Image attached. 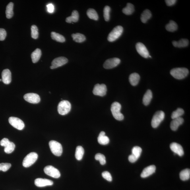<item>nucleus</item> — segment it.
I'll use <instances>...</instances> for the list:
<instances>
[{"instance_id": "22", "label": "nucleus", "mask_w": 190, "mask_h": 190, "mask_svg": "<svg viewBox=\"0 0 190 190\" xmlns=\"http://www.w3.org/2000/svg\"><path fill=\"white\" fill-rule=\"evenodd\" d=\"M98 141L99 143L103 145H106L109 142V138L105 136L104 131H102L100 133L98 138Z\"/></svg>"}, {"instance_id": "37", "label": "nucleus", "mask_w": 190, "mask_h": 190, "mask_svg": "<svg viewBox=\"0 0 190 190\" xmlns=\"http://www.w3.org/2000/svg\"><path fill=\"white\" fill-rule=\"evenodd\" d=\"M184 113V111L181 108L177 109L176 111H173L171 115V118L173 119L180 117Z\"/></svg>"}, {"instance_id": "36", "label": "nucleus", "mask_w": 190, "mask_h": 190, "mask_svg": "<svg viewBox=\"0 0 190 190\" xmlns=\"http://www.w3.org/2000/svg\"><path fill=\"white\" fill-rule=\"evenodd\" d=\"M178 28V26L176 23L173 20H170L169 23L166 26V29L169 32H174Z\"/></svg>"}, {"instance_id": "21", "label": "nucleus", "mask_w": 190, "mask_h": 190, "mask_svg": "<svg viewBox=\"0 0 190 190\" xmlns=\"http://www.w3.org/2000/svg\"><path fill=\"white\" fill-rule=\"evenodd\" d=\"M184 122V119L182 117L173 119L171 121L170 127L171 129L173 131H175L178 129L179 127Z\"/></svg>"}, {"instance_id": "26", "label": "nucleus", "mask_w": 190, "mask_h": 190, "mask_svg": "<svg viewBox=\"0 0 190 190\" xmlns=\"http://www.w3.org/2000/svg\"><path fill=\"white\" fill-rule=\"evenodd\" d=\"M152 98V91L149 90L144 95L143 99H142L143 104L146 106H147L150 104Z\"/></svg>"}, {"instance_id": "9", "label": "nucleus", "mask_w": 190, "mask_h": 190, "mask_svg": "<svg viewBox=\"0 0 190 190\" xmlns=\"http://www.w3.org/2000/svg\"><path fill=\"white\" fill-rule=\"evenodd\" d=\"M45 174L55 178H59L61 176L60 173L57 169L51 166L45 167L44 169Z\"/></svg>"}, {"instance_id": "6", "label": "nucleus", "mask_w": 190, "mask_h": 190, "mask_svg": "<svg viewBox=\"0 0 190 190\" xmlns=\"http://www.w3.org/2000/svg\"><path fill=\"white\" fill-rule=\"evenodd\" d=\"M38 155L34 152H31L28 154L24 159L23 162V166L28 168L33 164L38 158Z\"/></svg>"}, {"instance_id": "31", "label": "nucleus", "mask_w": 190, "mask_h": 190, "mask_svg": "<svg viewBox=\"0 0 190 190\" xmlns=\"http://www.w3.org/2000/svg\"><path fill=\"white\" fill-rule=\"evenodd\" d=\"M13 8L14 3L12 2H10L8 4L7 8H6V17L8 19H10L13 17L14 15Z\"/></svg>"}, {"instance_id": "30", "label": "nucleus", "mask_w": 190, "mask_h": 190, "mask_svg": "<svg viewBox=\"0 0 190 190\" xmlns=\"http://www.w3.org/2000/svg\"><path fill=\"white\" fill-rule=\"evenodd\" d=\"M135 11V8L134 5L131 3H128L126 7L123 8L122 11L124 14L126 15H131Z\"/></svg>"}, {"instance_id": "35", "label": "nucleus", "mask_w": 190, "mask_h": 190, "mask_svg": "<svg viewBox=\"0 0 190 190\" xmlns=\"http://www.w3.org/2000/svg\"><path fill=\"white\" fill-rule=\"evenodd\" d=\"M87 14L88 17L95 20H98V15L97 13L94 9H89L87 12Z\"/></svg>"}, {"instance_id": "40", "label": "nucleus", "mask_w": 190, "mask_h": 190, "mask_svg": "<svg viewBox=\"0 0 190 190\" xmlns=\"http://www.w3.org/2000/svg\"><path fill=\"white\" fill-rule=\"evenodd\" d=\"M111 10V8L108 6H106L104 8V16L105 20L106 21H108L110 18V15H109V13Z\"/></svg>"}, {"instance_id": "27", "label": "nucleus", "mask_w": 190, "mask_h": 190, "mask_svg": "<svg viewBox=\"0 0 190 190\" xmlns=\"http://www.w3.org/2000/svg\"><path fill=\"white\" fill-rule=\"evenodd\" d=\"M41 51L40 49L37 48L31 54L32 60L33 63H36L40 59L41 56Z\"/></svg>"}, {"instance_id": "28", "label": "nucleus", "mask_w": 190, "mask_h": 190, "mask_svg": "<svg viewBox=\"0 0 190 190\" xmlns=\"http://www.w3.org/2000/svg\"><path fill=\"white\" fill-rule=\"evenodd\" d=\"M152 16L151 12L149 10L146 9L141 14L140 20L143 23H146Z\"/></svg>"}, {"instance_id": "45", "label": "nucleus", "mask_w": 190, "mask_h": 190, "mask_svg": "<svg viewBox=\"0 0 190 190\" xmlns=\"http://www.w3.org/2000/svg\"><path fill=\"white\" fill-rule=\"evenodd\" d=\"M47 7L48 11L49 13H53L54 10V6L52 4H49V5H47Z\"/></svg>"}, {"instance_id": "19", "label": "nucleus", "mask_w": 190, "mask_h": 190, "mask_svg": "<svg viewBox=\"0 0 190 190\" xmlns=\"http://www.w3.org/2000/svg\"><path fill=\"white\" fill-rule=\"evenodd\" d=\"M156 167L154 165H151L144 169L140 175L142 178H146L155 172Z\"/></svg>"}, {"instance_id": "4", "label": "nucleus", "mask_w": 190, "mask_h": 190, "mask_svg": "<svg viewBox=\"0 0 190 190\" xmlns=\"http://www.w3.org/2000/svg\"><path fill=\"white\" fill-rule=\"evenodd\" d=\"M123 31V28L122 26H118L115 27L109 33L107 37V40L110 42H112L116 40L121 36Z\"/></svg>"}, {"instance_id": "42", "label": "nucleus", "mask_w": 190, "mask_h": 190, "mask_svg": "<svg viewBox=\"0 0 190 190\" xmlns=\"http://www.w3.org/2000/svg\"><path fill=\"white\" fill-rule=\"evenodd\" d=\"M102 176L103 178L109 182L112 181V178L110 173L107 171H105L102 173Z\"/></svg>"}, {"instance_id": "24", "label": "nucleus", "mask_w": 190, "mask_h": 190, "mask_svg": "<svg viewBox=\"0 0 190 190\" xmlns=\"http://www.w3.org/2000/svg\"><path fill=\"white\" fill-rule=\"evenodd\" d=\"M173 44L175 47L183 48L187 47L189 44V41L186 39H182L178 41H173Z\"/></svg>"}, {"instance_id": "23", "label": "nucleus", "mask_w": 190, "mask_h": 190, "mask_svg": "<svg viewBox=\"0 0 190 190\" xmlns=\"http://www.w3.org/2000/svg\"><path fill=\"white\" fill-rule=\"evenodd\" d=\"M79 18V14L76 10H74L72 12L71 16L66 18V21L68 23H71L72 22H76L78 21Z\"/></svg>"}, {"instance_id": "29", "label": "nucleus", "mask_w": 190, "mask_h": 190, "mask_svg": "<svg viewBox=\"0 0 190 190\" xmlns=\"http://www.w3.org/2000/svg\"><path fill=\"white\" fill-rule=\"evenodd\" d=\"M72 37L73 38V40L76 42L81 43L84 42L86 40L85 36L79 33L72 34Z\"/></svg>"}, {"instance_id": "41", "label": "nucleus", "mask_w": 190, "mask_h": 190, "mask_svg": "<svg viewBox=\"0 0 190 190\" xmlns=\"http://www.w3.org/2000/svg\"><path fill=\"white\" fill-rule=\"evenodd\" d=\"M11 166V164L9 163H1L0 164V171L5 172L9 170Z\"/></svg>"}, {"instance_id": "13", "label": "nucleus", "mask_w": 190, "mask_h": 190, "mask_svg": "<svg viewBox=\"0 0 190 190\" xmlns=\"http://www.w3.org/2000/svg\"><path fill=\"white\" fill-rule=\"evenodd\" d=\"M68 60L64 57H60L56 58L52 61L51 69H54L58 67L62 66L67 63Z\"/></svg>"}, {"instance_id": "14", "label": "nucleus", "mask_w": 190, "mask_h": 190, "mask_svg": "<svg viewBox=\"0 0 190 190\" xmlns=\"http://www.w3.org/2000/svg\"><path fill=\"white\" fill-rule=\"evenodd\" d=\"M121 63V60L118 58H113L106 60L105 61L103 66L105 69H113Z\"/></svg>"}, {"instance_id": "33", "label": "nucleus", "mask_w": 190, "mask_h": 190, "mask_svg": "<svg viewBox=\"0 0 190 190\" xmlns=\"http://www.w3.org/2000/svg\"><path fill=\"white\" fill-rule=\"evenodd\" d=\"M84 154V150L81 146H78L76 148L75 157L78 160H82Z\"/></svg>"}, {"instance_id": "44", "label": "nucleus", "mask_w": 190, "mask_h": 190, "mask_svg": "<svg viewBox=\"0 0 190 190\" xmlns=\"http://www.w3.org/2000/svg\"><path fill=\"white\" fill-rule=\"evenodd\" d=\"M176 0H166L165 1L166 5L168 6H171L175 5L176 2Z\"/></svg>"}, {"instance_id": "16", "label": "nucleus", "mask_w": 190, "mask_h": 190, "mask_svg": "<svg viewBox=\"0 0 190 190\" xmlns=\"http://www.w3.org/2000/svg\"><path fill=\"white\" fill-rule=\"evenodd\" d=\"M136 49L137 52L142 57L148 58L149 57V54L145 45L142 43L138 42L136 44Z\"/></svg>"}, {"instance_id": "18", "label": "nucleus", "mask_w": 190, "mask_h": 190, "mask_svg": "<svg viewBox=\"0 0 190 190\" xmlns=\"http://www.w3.org/2000/svg\"><path fill=\"white\" fill-rule=\"evenodd\" d=\"M35 184L37 187H43L52 185L53 184V182L52 181L48 179L38 178L35 180Z\"/></svg>"}, {"instance_id": "10", "label": "nucleus", "mask_w": 190, "mask_h": 190, "mask_svg": "<svg viewBox=\"0 0 190 190\" xmlns=\"http://www.w3.org/2000/svg\"><path fill=\"white\" fill-rule=\"evenodd\" d=\"M9 121L10 124L16 129L21 130L24 128L25 125L23 121L18 118L10 117Z\"/></svg>"}, {"instance_id": "25", "label": "nucleus", "mask_w": 190, "mask_h": 190, "mask_svg": "<svg viewBox=\"0 0 190 190\" xmlns=\"http://www.w3.org/2000/svg\"><path fill=\"white\" fill-rule=\"evenodd\" d=\"M140 76L137 73L131 74L129 76V80L130 83L133 86L137 85L140 80Z\"/></svg>"}, {"instance_id": "20", "label": "nucleus", "mask_w": 190, "mask_h": 190, "mask_svg": "<svg viewBox=\"0 0 190 190\" xmlns=\"http://www.w3.org/2000/svg\"><path fill=\"white\" fill-rule=\"evenodd\" d=\"M2 81L4 84H9L11 81V74L9 69L4 70L2 74Z\"/></svg>"}, {"instance_id": "38", "label": "nucleus", "mask_w": 190, "mask_h": 190, "mask_svg": "<svg viewBox=\"0 0 190 190\" xmlns=\"http://www.w3.org/2000/svg\"><path fill=\"white\" fill-rule=\"evenodd\" d=\"M31 36L32 38L34 39H36L38 38V29L37 26L34 25L31 27Z\"/></svg>"}, {"instance_id": "12", "label": "nucleus", "mask_w": 190, "mask_h": 190, "mask_svg": "<svg viewBox=\"0 0 190 190\" xmlns=\"http://www.w3.org/2000/svg\"><path fill=\"white\" fill-rule=\"evenodd\" d=\"M107 91L106 86L105 84H97L95 85L93 92L96 96L103 97L106 94Z\"/></svg>"}, {"instance_id": "2", "label": "nucleus", "mask_w": 190, "mask_h": 190, "mask_svg": "<svg viewBox=\"0 0 190 190\" xmlns=\"http://www.w3.org/2000/svg\"><path fill=\"white\" fill-rule=\"evenodd\" d=\"M121 105L118 102H114L111 105V112L114 118L118 121H122L124 118L123 115L121 112Z\"/></svg>"}, {"instance_id": "34", "label": "nucleus", "mask_w": 190, "mask_h": 190, "mask_svg": "<svg viewBox=\"0 0 190 190\" xmlns=\"http://www.w3.org/2000/svg\"><path fill=\"white\" fill-rule=\"evenodd\" d=\"M179 177L182 181H186L190 179V170L188 169H186L181 171L179 173Z\"/></svg>"}, {"instance_id": "39", "label": "nucleus", "mask_w": 190, "mask_h": 190, "mask_svg": "<svg viewBox=\"0 0 190 190\" xmlns=\"http://www.w3.org/2000/svg\"><path fill=\"white\" fill-rule=\"evenodd\" d=\"M95 158L96 160L99 161L101 165H104L106 164V158L104 155L100 153L97 154L95 156Z\"/></svg>"}, {"instance_id": "32", "label": "nucleus", "mask_w": 190, "mask_h": 190, "mask_svg": "<svg viewBox=\"0 0 190 190\" xmlns=\"http://www.w3.org/2000/svg\"><path fill=\"white\" fill-rule=\"evenodd\" d=\"M51 38L57 42L63 43L65 42L66 40L65 38L62 35L55 32H51Z\"/></svg>"}, {"instance_id": "46", "label": "nucleus", "mask_w": 190, "mask_h": 190, "mask_svg": "<svg viewBox=\"0 0 190 190\" xmlns=\"http://www.w3.org/2000/svg\"><path fill=\"white\" fill-rule=\"evenodd\" d=\"M2 81V79H0V81Z\"/></svg>"}, {"instance_id": "1", "label": "nucleus", "mask_w": 190, "mask_h": 190, "mask_svg": "<svg viewBox=\"0 0 190 190\" xmlns=\"http://www.w3.org/2000/svg\"><path fill=\"white\" fill-rule=\"evenodd\" d=\"M171 75L177 79H182L185 78L189 74V71L185 68H175L171 70Z\"/></svg>"}, {"instance_id": "5", "label": "nucleus", "mask_w": 190, "mask_h": 190, "mask_svg": "<svg viewBox=\"0 0 190 190\" xmlns=\"http://www.w3.org/2000/svg\"><path fill=\"white\" fill-rule=\"evenodd\" d=\"M49 147L52 153L57 156L61 155L63 153V147L61 144L55 140H51L49 142Z\"/></svg>"}, {"instance_id": "15", "label": "nucleus", "mask_w": 190, "mask_h": 190, "mask_svg": "<svg viewBox=\"0 0 190 190\" xmlns=\"http://www.w3.org/2000/svg\"><path fill=\"white\" fill-rule=\"evenodd\" d=\"M24 98L26 102L32 104H38L40 102L39 95L34 93H28L24 96Z\"/></svg>"}, {"instance_id": "17", "label": "nucleus", "mask_w": 190, "mask_h": 190, "mask_svg": "<svg viewBox=\"0 0 190 190\" xmlns=\"http://www.w3.org/2000/svg\"><path fill=\"white\" fill-rule=\"evenodd\" d=\"M170 148L175 154L178 155L179 156H182L183 155V148L180 144L176 142H173L170 144Z\"/></svg>"}, {"instance_id": "3", "label": "nucleus", "mask_w": 190, "mask_h": 190, "mask_svg": "<svg viewBox=\"0 0 190 190\" xmlns=\"http://www.w3.org/2000/svg\"><path fill=\"white\" fill-rule=\"evenodd\" d=\"M71 108V103L67 100H63L60 102L58 105L57 111L59 114L65 115L70 112Z\"/></svg>"}, {"instance_id": "7", "label": "nucleus", "mask_w": 190, "mask_h": 190, "mask_svg": "<svg viewBox=\"0 0 190 190\" xmlns=\"http://www.w3.org/2000/svg\"><path fill=\"white\" fill-rule=\"evenodd\" d=\"M165 117L164 113L162 111H158L155 113L152 121V126L154 128H156L164 120Z\"/></svg>"}, {"instance_id": "11", "label": "nucleus", "mask_w": 190, "mask_h": 190, "mask_svg": "<svg viewBox=\"0 0 190 190\" xmlns=\"http://www.w3.org/2000/svg\"><path fill=\"white\" fill-rule=\"evenodd\" d=\"M142 149L139 146H136L134 147L132 150V154L129 157V162L133 163L137 161L141 155Z\"/></svg>"}, {"instance_id": "8", "label": "nucleus", "mask_w": 190, "mask_h": 190, "mask_svg": "<svg viewBox=\"0 0 190 190\" xmlns=\"http://www.w3.org/2000/svg\"><path fill=\"white\" fill-rule=\"evenodd\" d=\"M0 145L5 147L4 151L6 153L9 154L14 151L15 148V144L10 142L7 138H4L0 142Z\"/></svg>"}, {"instance_id": "43", "label": "nucleus", "mask_w": 190, "mask_h": 190, "mask_svg": "<svg viewBox=\"0 0 190 190\" xmlns=\"http://www.w3.org/2000/svg\"><path fill=\"white\" fill-rule=\"evenodd\" d=\"M7 36V32L3 29L0 28V41H3L5 40Z\"/></svg>"}]
</instances>
